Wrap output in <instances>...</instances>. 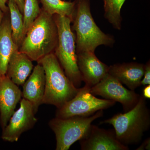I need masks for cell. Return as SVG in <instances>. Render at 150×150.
Wrapping results in <instances>:
<instances>
[{"label": "cell", "instance_id": "obj_16", "mask_svg": "<svg viewBox=\"0 0 150 150\" xmlns=\"http://www.w3.org/2000/svg\"><path fill=\"white\" fill-rule=\"evenodd\" d=\"M18 48L13 40L10 19H3L0 26V74L2 76L6 75L11 56Z\"/></svg>", "mask_w": 150, "mask_h": 150}, {"label": "cell", "instance_id": "obj_11", "mask_svg": "<svg viewBox=\"0 0 150 150\" xmlns=\"http://www.w3.org/2000/svg\"><path fill=\"white\" fill-rule=\"evenodd\" d=\"M77 64L82 81L90 87L100 81L108 73L109 67L99 60L95 52L77 53Z\"/></svg>", "mask_w": 150, "mask_h": 150}, {"label": "cell", "instance_id": "obj_27", "mask_svg": "<svg viewBox=\"0 0 150 150\" xmlns=\"http://www.w3.org/2000/svg\"><path fill=\"white\" fill-rule=\"evenodd\" d=\"M103 1H104V4H105V3L106 2V1H107V0H103Z\"/></svg>", "mask_w": 150, "mask_h": 150}, {"label": "cell", "instance_id": "obj_22", "mask_svg": "<svg viewBox=\"0 0 150 150\" xmlns=\"http://www.w3.org/2000/svg\"><path fill=\"white\" fill-rule=\"evenodd\" d=\"M150 138H148L147 139L145 140L144 142L142 143V144L137 148V150H150Z\"/></svg>", "mask_w": 150, "mask_h": 150}, {"label": "cell", "instance_id": "obj_9", "mask_svg": "<svg viewBox=\"0 0 150 150\" xmlns=\"http://www.w3.org/2000/svg\"><path fill=\"white\" fill-rule=\"evenodd\" d=\"M35 114L31 103L23 98L19 108L14 112L8 123L3 129L2 139L12 143L18 142L21 134L32 129L37 122Z\"/></svg>", "mask_w": 150, "mask_h": 150}, {"label": "cell", "instance_id": "obj_29", "mask_svg": "<svg viewBox=\"0 0 150 150\" xmlns=\"http://www.w3.org/2000/svg\"><path fill=\"white\" fill-rule=\"evenodd\" d=\"M64 1H65V0H64Z\"/></svg>", "mask_w": 150, "mask_h": 150}, {"label": "cell", "instance_id": "obj_10", "mask_svg": "<svg viewBox=\"0 0 150 150\" xmlns=\"http://www.w3.org/2000/svg\"><path fill=\"white\" fill-rule=\"evenodd\" d=\"M80 141L82 150H128L116 138L114 129L106 130L91 125Z\"/></svg>", "mask_w": 150, "mask_h": 150}, {"label": "cell", "instance_id": "obj_20", "mask_svg": "<svg viewBox=\"0 0 150 150\" xmlns=\"http://www.w3.org/2000/svg\"><path fill=\"white\" fill-rule=\"evenodd\" d=\"M40 10L38 0H25L23 12L24 37L29 28L40 14Z\"/></svg>", "mask_w": 150, "mask_h": 150}, {"label": "cell", "instance_id": "obj_25", "mask_svg": "<svg viewBox=\"0 0 150 150\" xmlns=\"http://www.w3.org/2000/svg\"><path fill=\"white\" fill-rule=\"evenodd\" d=\"M7 0H0V9L4 13H6L9 10L8 7L6 5Z\"/></svg>", "mask_w": 150, "mask_h": 150}, {"label": "cell", "instance_id": "obj_26", "mask_svg": "<svg viewBox=\"0 0 150 150\" xmlns=\"http://www.w3.org/2000/svg\"><path fill=\"white\" fill-rule=\"evenodd\" d=\"M3 16H4V12L0 9V26H1Z\"/></svg>", "mask_w": 150, "mask_h": 150}, {"label": "cell", "instance_id": "obj_7", "mask_svg": "<svg viewBox=\"0 0 150 150\" xmlns=\"http://www.w3.org/2000/svg\"><path fill=\"white\" fill-rule=\"evenodd\" d=\"M91 87L85 84L79 88L74 98L56 110V117L66 118L81 116L88 117L98 111L112 107L115 104L113 100L100 99L91 93Z\"/></svg>", "mask_w": 150, "mask_h": 150}, {"label": "cell", "instance_id": "obj_2", "mask_svg": "<svg viewBox=\"0 0 150 150\" xmlns=\"http://www.w3.org/2000/svg\"><path fill=\"white\" fill-rule=\"evenodd\" d=\"M76 32V51L95 52L101 45L111 46L115 43L112 35L104 33L97 26L91 12L89 0H77L72 19Z\"/></svg>", "mask_w": 150, "mask_h": 150}, {"label": "cell", "instance_id": "obj_13", "mask_svg": "<svg viewBox=\"0 0 150 150\" xmlns=\"http://www.w3.org/2000/svg\"><path fill=\"white\" fill-rule=\"evenodd\" d=\"M23 86V98L31 103L36 113L40 105L43 104L45 93V71L41 65L37 64Z\"/></svg>", "mask_w": 150, "mask_h": 150}, {"label": "cell", "instance_id": "obj_6", "mask_svg": "<svg viewBox=\"0 0 150 150\" xmlns=\"http://www.w3.org/2000/svg\"><path fill=\"white\" fill-rule=\"evenodd\" d=\"M103 114V110H100L88 117H56L51 119L48 125L56 136V150H69L74 143L83 138L92 123Z\"/></svg>", "mask_w": 150, "mask_h": 150}, {"label": "cell", "instance_id": "obj_4", "mask_svg": "<svg viewBox=\"0 0 150 150\" xmlns=\"http://www.w3.org/2000/svg\"><path fill=\"white\" fill-rule=\"evenodd\" d=\"M45 74V89L43 104L54 105L57 109L74 97L79 88L66 75L54 53L37 61Z\"/></svg>", "mask_w": 150, "mask_h": 150}, {"label": "cell", "instance_id": "obj_15", "mask_svg": "<svg viewBox=\"0 0 150 150\" xmlns=\"http://www.w3.org/2000/svg\"><path fill=\"white\" fill-rule=\"evenodd\" d=\"M32 61L18 49L11 56L6 75L17 85L23 86L33 69Z\"/></svg>", "mask_w": 150, "mask_h": 150}, {"label": "cell", "instance_id": "obj_5", "mask_svg": "<svg viewBox=\"0 0 150 150\" xmlns=\"http://www.w3.org/2000/svg\"><path fill=\"white\" fill-rule=\"evenodd\" d=\"M58 30V39L54 54L68 78L77 88L82 79L77 64L76 38L71 28L72 20L64 16H53Z\"/></svg>", "mask_w": 150, "mask_h": 150}, {"label": "cell", "instance_id": "obj_3", "mask_svg": "<svg viewBox=\"0 0 150 150\" xmlns=\"http://www.w3.org/2000/svg\"><path fill=\"white\" fill-rule=\"evenodd\" d=\"M103 123L113 126L116 138L121 144L126 146L138 144L150 126V110L146 98L141 95L134 108L100 122Z\"/></svg>", "mask_w": 150, "mask_h": 150}, {"label": "cell", "instance_id": "obj_24", "mask_svg": "<svg viewBox=\"0 0 150 150\" xmlns=\"http://www.w3.org/2000/svg\"><path fill=\"white\" fill-rule=\"evenodd\" d=\"M143 96L145 98L150 99V86L149 85L145 86L143 90Z\"/></svg>", "mask_w": 150, "mask_h": 150}, {"label": "cell", "instance_id": "obj_19", "mask_svg": "<svg viewBox=\"0 0 150 150\" xmlns=\"http://www.w3.org/2000/svg\"><path fill=\"white\" fill-rule=\"evenodd\" d=\"M126 0H107L105 3L104 16L115 29L120 30L122 18L121 11Z\"/></svg>", "mask_w": 150, "mask_h": 150}, {"label": "cell", "instance_id": "obj_8", "mask_svg": "<svg viewBox=\"0 0 150 150\" xmlns=\"http://www.w3.org/2000/svg\"><path fill=\"white\" fill-rule=\"evenodd\" d=\"M90 92L93 95L120 103L125 112L135 107L141 96L134 91L124 87L123 84L108 73L98 83L92 87Z\"/></svg>", "mask_w": 150, "mask_h": 150}, {"label": "cell", "instance_id": "obj_14", "mask_svg": "<svg viewBox=\"0 0 150 150\" xmlns=\"http://www.w3.org/2000/svg\"><path fill=\"white\" fill-rule=\"evenodd\" d=\"M144 66V64L136 62L115 64L109 66L108 74L131 90L135 91L141 86Z\"/></svg>", "mask_w": 150, "mask_h": 150}, {"label": "cell", "instance_id": "obj_18", "mask_svg": "<svg viewBox=\"0 0 150 150\" xmlns=\"http://www.w3.org/2000/svg\"><path fill=\"white\" fill-rule=\"evenodd\" d=\"M43 9L52 16H64L72 20L74 12L76 1H67L64 0H40Z\"/></svg>", "mask_w": 150, "mask_h": 150}, {"label": "cell", "instance_id": "obj_23", "mask_svg": "<svg viewBox=\"0 0 150 150\" xmlns=\"http://www.w3.org/2000/svg\"><path fill=\"white\" fill-rule=\"evenodd\" d=\"M16 4L21 12L23 14L25 0H13Z\"/></svg>", "mask_w": 150, "mask_h": 150}, {"label": "cell", "instance_id": "obj_17", "mask_svg": "<svg viewBox=\"0 0 150 150\" xmlns=\"http://www.w3.org/2000/svg\"><path fill=\"white\" fill-rule=\"evenodd\" d=\"M8 4L10 13V23L13 40L15 44L19 48L24 38L23 16L16 4L13 0H8Z\"/></svg>", "mask_w": 150, "mask_h": 150}, {"label": "cell", "instance_id": "obj_28", "mask_svg": "<svg viewBox=\"0 0 150 150\" xmlns=\"http://www.w3.org/2000/svg\"><path fill=\"white\" fill-rule=\"evenodd\" d=\"M2 76L1 75V74H0V79H1V78L2 77V76Z\"/></svg>", "mask_w": 150, "mask_h": 150}, {"label": "cell", "instance_id": "obj_1", "mask_svg": "<svg viewBox=\"0 0 150 150\" xmlns=\"http://www.w3.org/2000/svg\"><path fill=\"white\" fill-rule=\"evenodd\" d=\"M58 39V30L54 16L42 8L28 30L18 50L32 61L37 62L54 53Z\"/></svg>", "mask_w": 150, "mask_h": 150}, {"label": "cell", "instance_id": "obj_21", "mask_svg": "<svg viewBox=\"0 0 150 150\" xmlns=\"http://www.w3.org/2000/svg\"><path fill=\"white\" fill-rule=\"evenodd\" d=\"M141 85L145 86L150 84V62L145 64L144 76L141 82Z\"/></svg>", "mask_w": 150, "mask_h": 150}, {"label": "cell", "instance_id": "obj_12", "mask_svg": "<svg viewBox=\"0 0 150 150\" xmlns=\"http://www.w3.org/2000/svg\"><path fill=\"white\" fill-rule=\"evenodd\" d=\"M22 96L18 86L6 75L3 76L0 79V123L3 129L8 123Z\"/></svg>", "mask_w": 150, "mask_h": 150}]
</instances>
